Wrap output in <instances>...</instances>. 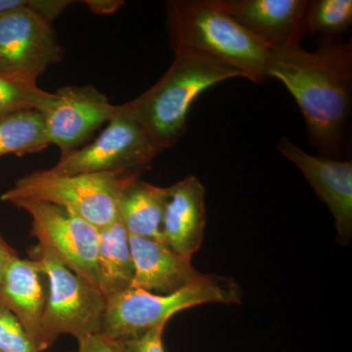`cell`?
<instances>
[{
    "label": "cell",
    "instance_id": "d4e9b609",
    "mask_svg": "<svg viewBox=\"0 0 352 352\" xmlns=\"http://www.w3.org/2000/svg\"><path fill=\"white\" fill-rule=\"evenodd\" d=\"M82 2L96 15H112L124 6L122 0H83Z\"/></svg>",
    "mask_w": 352,
    "mask_h": 352
},
{
    "label": "cell",
    "instance_id": "277c9868",
    "mask_svg": "<svg viewBox=\"0 0 352 352\" xmlns=\"http://www.w3.org/2000/svg\"><path fill=\"white\" fill-rule=\"evenodd\" d=\"M243 289L231 277L205 274L186 288L156 295L138 288H129L106 298L100 332L113 340H124L166 326L173 315L188 308L223 303L239 305Z\"/></svg>",
    "mask_w": 352,
    "mask_h": 352
},
{
    "label": "cell",
    "instance_id": "4fadbf2b",
    "mask_svg": "<svg viewBox=\"0 0 352 352\" xmlns=\"http://www.w3.org/2000/svg\"><path fill=\"white\" fill-rule=\"evenodd\" d=\"M134 277L132 288L170 295L204 276L192 264V259L173 251L163 241L129 235Z\"/></svg>",
    "mask_w": 352,
    "mask_h": 352
},
{
    "label": "cell",
    "instance_id": "ac0fdd59",
    "mask_svg": "<svg viewBox=\"0 0 352 352\" xmlns=\"http://www.w3.org/2000/svg\"><path fill=\"white\" fill-rule=\"evenodd\" d=\"M48 146L45 124L38 111H20L0 118V157L36 154Z\"/></svg>",
    "mask_w": 352,
    "mask_h": 352
},
{
    "label": "cell",
    "instance_id": "ffe728a7",
    "mask_svg": "<svg viewBox=\"0 0 352 352\" xmlns=\"http://www.w3.org/2000/svg\"><path fill=\"white\" fill-rule=\"evenodd\" d=\"M50 92L36 82L0 74V118L25 110H38Z\"/></svg>",
    "mask_w": 352,
    "mask_h": 352
},
{
    "label": "cell",
    "instance_id": "d6986e66",
    "mask_svg": "<svg viewBox=\"0 0 352 352\" xmlns=\"http://www.w3.org/2000/svg\"><path fill=\"white\" fill-rule=\"evenodd\" d=\"M352 23L351 0H314L308 4L305 34L340 36Z\"/></svg>",
    "mask_w": 352,
    "mask_h": 352
},
{
    "label": "cell",
    "instance_id": "3957f363",
    "mask_svg": "<svg viewBox=\"0 0 352 352\" xmlns=\"http://www.w3.org/2000/svg\"><path fill=\"white\" fill-rule=\"evenodd\" d=\"M166 7L175 54L201 53L238 69L254 83L267 80L272 50L215 6L214 0H170Z\"/></svg>",
    "mask_w": 352,
    "mask_h": 352
},
{
    "label": "cell",
    "instance_id": "44dd1931",
    "mask_svg": "<svg viewBox=\"0 0 352 352\" xmlns=\"http://www.w3.org/2000/svg\"><path fill=\"white\" fill-rule=\"evenodd\" d=\"M0 352H41L15 316L0 302Z\"/></svg>",
    "mask_w": 352,
    "mask_h": 352
},
{
    "label": "cell",
    "instance_id": "ba28073f",
    "mask_svg": "<svg viewBox=\"0 0 352 352\" xmlns=\"http://www.w3.org/2000/svg\"><path fill=\"white\" fill-rule=\"evenodd\" d=\"M12 205L30 215L31 235L38 243L50 248L69 270L98 287L97 227L52 204L25 200L15 201Z\"/></svg>",
    "mask_w": 352,
    "mask_h": 352
},
{
    "label": "cell",
    "instance_id": "5b68a950",
    "mask_svg": "<svg viewBox=\"0 0 352 352\" xmlns=\"http://www.w3.org/2000/svg\"><path fill=\"white\" fill-rule=\"evenodd\" d=\"M139 175L113 171L66 175L51 168L36 170L19 178L0 200L11 205L25 200L52 204L100 229L119 219L120 197Z\"/></svg>",
    "mask_w": 352,
    "mask_h": 352
},
{
    "label": "cell",
    "instance_id": "9c48e42d",
    "mask_svg": "<svg viewBox=\"0 0 352 352\" xmlns=\"http://www.w3.org/2000/svg\"><path fill=\"white\" fill-rule=\"evenodd\" d=\"M119 109L100 90L87 85L50 92L36 111L43 116L50 145L59 148L63 157L83 147Z\"/></svg>",
    "mask_w": 352,
    "mask_h": 352
},
{
    "label": "cell",
    "instance_id": "9a60e30c",
    "mask_svg": "<svg viewBox=\"0 0 352 352\" xmlns=\"http://www.w3.org/2000/svg\"><path fill=\"white\" fill-rule=\"evenodd\" d=\"M47 292V279L36 261L16 256L7 264L0 283V302L19 319L36 347Z\"/></svg>",
    "mask_w": 352,
    "mask_h": 352
},
{
    "label": "cell",
    "instance_id": "30bf717a",
    "mask_svg": "<svg viewBox=\"0 0 352 352\" xmlns=\"http://www.w3.org/2000/svg\"><path fill=\"white\" fill-rule=\"evenodd\" d=\"M64 48L52 25L29 8L0 17V74L36 82Z\"/></svg>",
    "mask_w": 352,
    "mask_h": 352
},
{
    "label": "cell",
    "instance_id": "4316f807",
    "mask_svg": "<svg viewBox=\"0 0 352 352\" xmlns=\"http://www.w3.org/2000/svg\"><path fill=\"white\" fill-rule=\"evenodd\" d=\"M28 6V0H0V17L21 10Z\"/></svg>",
    "mask_w": 352,
    "mask_h": 352
},
{
    "label": "cell",
    "instance_id": "5bb4252c",
    "mask_svg": "<svg viewBox=\"0 0 352 352\" xmlns=\"http://www.w3.org/2000/svg\"><path fill=\"white\" fill-rule=\"evenodd\" d=\"M206 189L194 175L166 187L163 217L164 241L185 258L201 249L207 223Z\"/></svg>",
    "mask_w": 352,
    "mask_h": 352
},
{
    "label": "cell",
    "instance_id": "e0dca14e",
    "mask_svg": "<svg viewBox=\"0 0 352 352\" xmlns=\"http://www.w3.org/2000/svg\"><path fill=\"white\" fill-rule=\"evenodd\" d=\"M97 277L106 298L131 288L134 265L129 234L120 219L99 229Z\"/></svg>",
    "mask_w": 352,
    "mask_h": 352
},
{
    "label": "cell",
    "instance_id": "52a82bcc",
    "mask_svg": "<svg viewBox=\"0 0 352 352\" xmlns=\"http://www.w3.org/2000/svg\"><path fill=\"white\" fill-rule=\"evenodd\" d=\"M160 153L126 104H122L91 143L60 157L51 170L66 175L113 171L140 173Z\"/></svg>",
    "mask_w": 352,
    "mask_h": 352
},
{
    "label": "cell",
    "instance_id": "8992f818",
    "mask_svg": "<svg viewBox=\"0 0 352 352\" xmlns=\"http://www.w3.org/2000/svg\"><path fill=\"white\" fill-rule=\"evenodd\" d=\"M30 256L41 265L48 286L38 351H47L63 335L80 340L100 332L106 307L100 289L69 270L45 245L32 247Z\"/></svg>",
    "mask_w": 352,
    "mask_h": 352
},
{
    "label": "cell",
    "instance_id": "6da1fadb",
    "mask_svg": "<svg viewBox=\"0 0 352 352\" xmlns=\"http://www.w3.org/2000/svg\"><path fill=\"white\" fill-rule=\"evenodd\" d=\"M266 76L293 95L320 156L340 160L351 111V41L328 36L312 52L302 45L272 50Z\"/></svg>",
    "mask_w": 352,
    "mask_h": 352
},
{
    "label": "cell",
    "instance_id": "484cf974",
    "mask_svg": "<svg viewBox=\"0 0 352 352\" xmlns=\"http://www.w3.org/2000/svg\"><path fill=\"white\" fill-rule=\"evenodd\" d=\"M16 256H18L17 252L14 251L0 235V283H1L7 264Z\"/></svg>",
    "mask_w": 352,
    "mask_h": 352
},
{
    "label": "cell",
    "instance_id": "7c38bea8",
    "mask_svg": "<svg viewBox=\"0 0 352 352\" xmlns=\"http://www.w3.org/2000/svg\"><path fill=\"white\" fill-rule=\"evenodd\" d=\"M271 50L300 45L305 36L308 0H214Z\"/></svg>",
    "mask_w": 352,
    "mask_h": 352
},
{
    "label": "cell",
    "instance_id": "7a4b0ae2",
    "mask_svg": "<svg viewBox=\"0 0 352 352\" xmlns=\"http://www.w3.org/2000/svg\"><path fill=\"white\" fill-rule=\"evenodd\" d=\"M236 78L245 76L208 55L176 53L161 80L126 104L150 140L163 152L177 145L186 133L187 116L196 99L208 88Z\"/></svg>",
    "mask_w": 352,
    "mask_h": 352
},
{
    "label": "cell",
    "instance_id": "2e32d148",
    "mask_svg": "<svg viewBox=\"0 0 352 352\" xmlns=\"http://www.w3.org/2000/svg\"><path fill=\"white\" fill-rule=\"evenodd\" d=\"M166 187L136 178L122 191L118 212L129 235L164 241L163 217Z\"/></svg>",
    "mask_w": 352,
    "mask_h": 352
},
{
    "label": "cell",
    "instance_id": "7402d4cb",
    "mask_svg": "<svg viewBox=\"0 0 352 352\" xmlns=\"http://www.w3.org/2000/svg\"><path fill=\"white\" fill-rule=\"evenodd\" d=\"M164 328L166 326H159L136 337L119 340L124 352H166L163 342Z\"/></svg>",
    "mask_w": 352,
    "mask_h": 352
},
{
    "label": "cell",
    "instance_id": "603a6c76",
    "mask_svg": "<svg viewBox=\"0 0 352 352\" xmlns=\"http://www.w3.org/2000/svg\"><path fill=\"white\" fill-rule=\"evenodd\" d=\"M73 3L72 0H28V8L52 25Z\"/></svg>",
    "mask_w": 352,
    "mask_h": 352
},
{
    "label": "cell",
    "instance_id": "8fae6325",
    "mask_svg": "<svg viewBox=\"0 0 352 352\" xmlns=\"http://www.w3.org/2000/svg\"><path fill=\"white\" fill-rule=\"evenodd\" d=\"M278 149L302 171L316 195L335 219L338 242L346 245L352 236V164L340 160L316 157L303 151L283 138Z\"/></svg>",
    "mask_w": 352,
    "mask_h": 352
},
{
    "label": "cell",
    "instance_id": "cb8c5ba5",
    "mask_svg": "<svg viewBox=\"0 0 352 352\" xmlns=\"http://www.w3.org/2000/svg\"><path fill=\"white\" fill-rule=\"evenodd\" d=\"M78 342L76 352H124L119 340H113L101 332L88 335Z\"/></svg>",
    "mask_w": 352,
    "mask_h": 352
}]
</instances>
